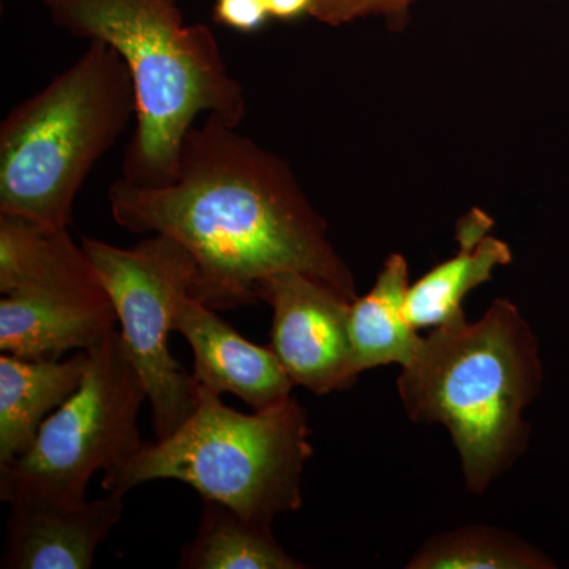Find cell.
I'll list each match as a JSON object with an SVG mask.
<instances>
[{
	"mask_svg": "<svg viewBox=\"0 0 569 569\" xmlns=\"http://www.w3.org/2000/svg\"><path fill=\"white\" fill-rule=\"evenodd\" d=\"M173 331L193 351V380L222 395L231 392L253 411L291 396L295 381L271 347L254 346L203 302L187 295L176 307Z\"/></svg>",
	"mask_w": 569,
	"mask_h": 569,
	"instance_id": "8fae6325",
	"label": "cell"
},
{
	"mask_svg": "<svg viewBox=\"0 0 569 569\" xmlns=\"http://www.w3.org/2000/svg\"><path fill=\"white\" fill-rule=\"evenodd\" d=\"M269 14L279 20H291V18L309 14L312 0H266Z\"/></svg>",
	"mask_w": 569,
	"mask_h": 569,
	"instance_id": "d6986e66",
	"label": "cell"
},
{
	"mask_svg": "<svg viewBox=\"0 0 569 569\" xmlns=\"http://www.w3.org/2000/svg\"><path fill=\"white\" fill-rule=\"evenodd\" d=\"M81 247L110 295L123 346L152 406L157 440H164L198 407L197 381L183 372L168 347L176 307L192 290V254L163 234L149 236L133 249L93 238H82Z\"/></svg>",
	"mask_w": 569,
	"mask_h": 569,
	"instance_id": "ba28073f",
	"label": "cell"
},
{
	"mask_svg": "<svg viewBox=\"0 0 569 569\" xmlns=\"http://www.w3.org/2000/svg\"><path fill=\"white\" fill-rule=\"evenodd\" d=\"M417 0H312L310 17L329 26L367 17H383L400 22Z\"/></svg>",
	"mask_w": 569,
	"mask_h": 569,
	"instance_id": "e0dca14e",
	"label": "cell"
},
{
	"mask_svg": "<svg viewBox=\"0 0 569 569\" xmlns=\"http://www.w3.org/2000/svg\"><path fill=\"white\" fill-rule=\"evenodd\" d=\"M181 569H302L277 542L272 526L253 522L219 501L203 500L197 537L181 550Z\"/></svg>",
	"mask_w": 569,
	"mask_h": 569,
	"instance_id": "9a60e30c",
	"label": "cell"
},
{
	"mask_svg": "<svg viewBox=\"0 0 569 569\" xmlns=\"http://www.w3.org/2000/svg\"><path fill=\"white\" fill-rule=\"evenodd\" d=\"M132 73L114 48L89 41L70 67L0 126V213L69 228L93 164L137 119Z\"/></svg>",
	"mask_w": 569,
	"mask_h": 569,
	"instance_id": "277c9868",
	"label": "cell"
},
{
	"mask_svg": "<svg viewBox=\"0 0 569 569\" xmlns=\"http://www.w3.org/2000/svg\"><path fill=\"white\" fill-rule=\"evenodd\" d=\"M408 264L403 254H389L369 293L350 309V339L359 373L373 367L413 361L425 337L408 321Z\"/></svg>",
	"mask_w": 569,
	"mask_h": 569,
	"instance_id": "5bb4252c",
	"label": "cell"
},
{
	"mask_svg": "<svg viewBox=\"0 0 569 569\" xmlns=\"http://www.w3.org/2000/svg\"><path fill=\"white\" fill-rule=\"evenodd\" d=\"M146 399L121 332L112 329L88 350L80 388L41 425L32 448L0 463L2 501L13 496L86 501L96 471L114 477L144 447L137 419Z\"/></svg>",
	"mask_w": 569,
	"mask_h": 569,
	"instance_id": "8992f818",
	"label": "cell"
},
{
	"mask_svg": "<svg viewBox=\"0 0 569 569\" xmlns=\"http://www.w3.org/2000/svg\"><path fill=\"white\" fill-rule=\"evenodd\" d=\"M213 14L220 24L241 32L257 31L271 17L266 0H217Z\"/></svg>",
	"mask_w": 569,
	"mask_h": 569,
	"instance_id": "ac0fdd59",
	"label": "cell"
},
{
	"mask_svg": "<svg viewBox=\"0 0 569 569\" xmlns=\"http://www.w3.org/2000/svg\"><path fill=\"white\" fill-rule=\"evenodd\" d=\"M0 350L29 361L91 350L118 323L110 295L69 230L10 213H0Z\"/></svg>",
	"mask_w": 569,
	"mask_h": 569,
	"instance_id": "52a82bcc",
	"label": "cell"
},
{
	"mask_svg": "<svg viewBox=\"0 0 569 569\" xmlns=\"http://www.w3.org/2000/svg\"><path fill=\"white\" fill-rule=\"evenodd\" d=\"M112 219L137 234H163L194 261L190 296L216 312L258 301V284L296 271L355 301L350 269L290 167L216 114L183 137L174 181L118 179Z\"/></svg>",
	"mask_w": 569,
	"mask_h": 569,
	"instance_id": "6da1fadb",
	"label": "cell"
},
{
	"mask_svg": "<svg viewBox=\"0 0 569 569\" xmlns=\"http://www.w3.org/2000/svg\"><path fill=\"white\" fill-rule=\"evenodd\" d=\"M408 569H550L545 552L507 530L460 527L427 539Z\"/></svg>",
	"mask_w": 569,
	"mask_h": 569,
	"instance_id": "2e32d148",
	"label": "cell"
},
{
	"mask_svg": "<svg viewBox=\"0 0 569 569\" xmlns=\"http://www.w3.org/2000/svg\"><path fill=\"white\" fill-rule=\"evenodd\" d=\"M537 336L519 307L496 299L478 321L437 326L397 378L407 417L447 427L468 492L482 493L530 441L522 415L541 392Z\"/></svg>",
	"mask_w": 569,
	"mask_h": 569,
	"instance_id": "7a4b0ae2",
	"label": "cell"
},
{
	"mask_svg": "<svg viewBox=\"0 0 569 569\" xmlns=\"http://www.w3.org/2000/svg\"><path fill=\"white\" fill-rule=\"evenodd\" d=\"M490 227L488 213L479 209L467 213L458 224V254L410 284L406 313L415 329L437 328L459 316L467 295L490 282L498 266L511 263V249L488 234Z\"/></svg>",
	"mask_w": 569,
	"mask_h": 569,
	"instance_id": "4fadbf2b",
	"label": "cell"
},
{
	"mask_svg": "<svg viewBox=\"0 0 569 569\" xmlns=\"http://www.w3.org/2000/svg\"><path fill=\"white\" fill-rule=\"evenodd\" d=\"M88 350L67 361L0 356V463L24 456L41 425L80 388Z\"/></svg>",
	"mask_w": 569,
	"mask_h": 569,
	"instance_id": "7c38bea8",
	"label": "cell"
},
{
	"mask_svg": "<svg viewBox=\"0 0 569 569\" xmlns=\"http://www.w3.org/2000/svg\"><path fill=\"white\" fill-rule=\"evenodd\" d=\"M306 408L288 397L266 410L239 413L198 385V407L176 432L141 451L107 492L127 493L153 479H176L253 522L272 526L302 507L301 478L312 458Z\"/></svg>",
	"mask_w": 569,
	"mask_h": 569,
	"instance_id": "5b68a950",
	"label": "cell"
},
{
	"mask_svg": "<svg viewBox=\"0 0 569 569\" xmlns=\"http://www.w3.org/2000/svg\"><path fill=\"white\" fill-rule=\"evenodd\" d=\"M52 22L73 37L110 44L134 82L138 111L122 178L141 187L173 182L183 137L200 114L238 127L247 116L241 82L216 36L187 24L178 0H43Z\"/></svg>",
	"mask_w": 569,
	"mask_h": 569,
	"instance_id": "3957f363",
	"label": "cell"
},
{
	"mask_svg": "<svg viewBox=\"0 0 569 569\" xmlns=\"http://www.w3.org/2000/svg\"><path fill=\"white\" fill-rule=\"evenodd\" d=\"M122 492L100 500L59 503L32 496L7 500L3 569H89L97 548L122 518Z\"/></svg>",
	"mask_w": 569,
	"mask_h": 569,
	"instance_id": "30bf717a",
	"label": "cell"
},
{
	"mask_svg": "<svg viewBox=\"0 0 569 569\" xmlns=\"http://www.w3.org/2000/svg\"><path fill=\"white\" fill-rule=\"evenodd\" d=\"M257 296L271 306V348L296 387L318 396L353 388L359 377L350 339L353 301L296 271L269 276Z\"/></svg>",
	"mask_w": 569,
	"mask_h": 569,
	"instance_id": "9c48e42d",
	"label": "cell"
}]
</instances>
